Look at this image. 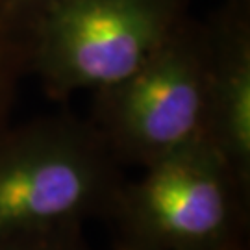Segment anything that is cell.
Returning a JSON list of instances; mask_svg holds the SVG:
<instances>
[{
	"instance_id": "cell-7",
	"label": "cell",
	"mask_w": 250,
	"mask_h": 250,
	"mask_svg": "<svg viewBox=\"0 0 250 250\" xmlns=\"http://www.w3.org/2000/svg\"><path fill=\"white\" fill-rule=\"evenodd\" d=\"M0 250H91L83 226L9 233L0 237Z\"/></svg>"
},
{
	"instance_id": "cell-2",
	"label": "cell",
	"mask_w": 250,
	"mask_h": 250,
	"mask_svg": "<svg viewBox=\"0 0 250 250\" xmlns=\"http://www.w3.org/2000/svg\"><path fill=\"white\" fill-rule=\"evenodd\" d=\"M249 197L202 141L126 180L109 219L115 250H249Z\"/></svg>"
},
{
	"instance_id": "cell-4",
	"label": "cell",
	"mask_w": 250,
	"mask_h": 250,
	"mask_svg": "<svg viewBox=\"0 0 250 250\" xmlns=\"http://www.w3.org/2000/svg\"><path fill=\"white\" fill-rule=\"evenodd\" d=\"M204 26L186 17L125 80L95 91L91 125L121 165L148 167L204 139Z\"/></svg>"
},
{
	"instance_id": "cell-5",
	"label": "cell",
	"mask_w": 250,
	"mask_h": 250,
	"mask_svg": "<svg viewBox=\"0 0 250 250\" xmlns=\"http://www.w3.org/2000/svg\"><path fill=\"white\" fill-rule=\"evenodd\" d=\"M204 26V141L250 191V0H228Z\"/></svg>"
},
{
	"instance_id": "cell-3",
	"label": "cell",
	"mask_w": 250,
	"mask_h": 250,
	"mask_svg": "<svg viewBox=\"0 0 250 250\" xmlns=\"http://www.w3.org/2000/svg\"><path fill=\"white\" fill-rule=\"evenodd\" d=\"M188 17L186 0H60L30 28L26 71L54 99L125 80Z\"/></svg>"
},
{
	"instance_id": "cell-8",
	"label": "cell",
	"mask_w": 250,
	"mask_h": 250,
	"mask_svg": "<svg viewBox=\"0 0 250 250\" xmlns=\"http://www.w3.org/2000/svg\"><path fill=\"white\" fill-rule=\"evenodd\" d=\"M60 0H0V21L26 39L30 28Z\"/></svg>"
},
{
	"instance_id": "cell-1",
	"label": "cell",
	"mask_w": 250,
	"mask_h": 250,
	"mask_svg": "<svg viewBox=\"0 0 250 250\" xmlns=\"http://www.w3.org/2000/svg\"><path fill=\"white\" fill-rule=\"evenodd\" d=\"M91 121L48 115L0 130V237L107 217L125 186Z\"/></svg>"
},
{
	"instance_id": "cell-6",
	"label": "cell",
	"mask_w": 250,
	"mask_h": 250,
	"mask_svg": "<svg viewBox=\"0 0 250 250\" xmlns=\"http://www.w3.org/2000/svg\"><path fill=\"white\" fill-rule=\"evenodd\" d=\"M26 71V39L0 21V130L8 115L21 76Z\"/></svg>"
}]
</instances>
